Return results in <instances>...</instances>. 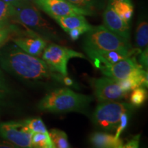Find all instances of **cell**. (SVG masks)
Listing matches in <instances>:
<instances>
[{"mask_svg": "<svg viewBox=\"0 0 148 148\" xmlns=\"http://www.w3.org/2000/svg\"><path fill=\"white\" fill-rule=\"evenodd\" d=\"M13 13L12 5L0 0V26L6 27L9 21L12 18Z\"/></svg>", "mask_w": 148, "mask_h": 148, "instance_id": "obj_20", "label": "cell"}, {"mask_svg": "<svg viewBox=\"0 0 148 148\" xmlns=\"http://www.w3.org/2000/svg\"><path fill=\"white\" fill-rule=\"evenodd\" d=\"M103 25L111 32L127 40H130V24L118 15L110 4L103 12Z\"/></svg>", "mask_w": 148, "mask_h": 148, "instance_id": "obj_11", "label": "cell"}, {"mask_svg": "<svg viewBox=\"0 0 148 148\" xmlns=\"http://www.w3.org/2000/svg\"><path fill=\"white\" fill-rule=\"evenodd\" d=\"M84 43V47L95 50L140 53L138 49H132L129 40L111 32L104 25L92 26L86 32Z\"/></svg>", "mask_w": 148, "mask_h": 148, "instance_id": "obj_4", "label": "cell"}, {"mask_svg": "<svg viewBox=\"0 0 148 148\" xmlns=\"http://www.w3.org/2000/svg\"><path fill=\"white\" fill-rule=\"evenodd\" d=\"M2 1H5V2L10 3L11 5H14L16 4H18V3L24 2V1H29V0H2Z\"/></svg>", "mask_w": 148, "mask_h": 148, "instance_id": "obj_30", "label": "cell"}, {"mask_svg": "<svg viewBox=\"0 0 148 148\" xmlns=\"http://www.w3.org/2000/svg\"><path fill=\"white\" fill-rule=\"evenodd\" d=\"M15 45L25 53L40 57L47 46V40L39 36H27L14 38Z\"/></svg>", "mask_w": 148, "mask_h": 148, "instance_id": "obj_12", "label": "cell"}, {"mask_svg": "<svg viewBox=\"0 0 148 148\" xmlns=\"http://www.w3.org/2000/svg\"><path fill=\"white\" fill-rule=\"evenodd\" d=\"M53 19L66 32L75 28H84L88 31L92 27L84 15L59 16Z\"/></svg>", "mask_w": 148, "mask_h": 148, "instance_id": "obj_14", "label": "cell"}, {"mask_svg": "<svg viewBox=\"0 0 148 148\" xmlns=\"http://www.w3.org/2000/svg\"><path fill=\"white\" fill-rule=\"evenodd\" d=\"M135 44L136 49L140 53L147 47L148 23L145 17H140L138 21L135 32Z\"/></svg>", "mask_w": 148, "mask_h": 148, "instance_id": "obj_16", "label": "cell"}, {"mask_svg": "<svg viewBox=\"0 0 148 148\" xmlns=\"http://www.w3.org/2000/svg\"><path fill=\"white\" fill-rule=\"evenodd\" d=\"M0 136L15 147H32V133L27 128L24 121L0 123Z\"/></svg>", "mask_w": 148, "mask_h": 148, "instance_id": "obj_8", "label": "cell"}, {"mask_svg": "<svg viewBox=\"0 0 148 148\" xmlns=\"http://www.w3.org/2000/svg\"><path fill=\"white\" fill-rule=\"evenodd\" d=\"M108 3L122 19L130 23L134 14V5L132 0H109Z\"/></svg>", "mask_w": 148, "mask_h": 148, "instance_id": "obj_15", "label": "cell"}, {"mask_svg": "<svg viewBox=\"0 0 148 148\" xmlns=\"http://www.w3.org/2000/svg\"><path fill=\"white\" fill-rule=\"evenodd\" d=\"M73 58L86 59L82 53L55 43L46 46L42 53V59L51 69L63 76L67 75V64L70 59Z\"/></svg>", "mask_w": 148, "mask_h": 148, "instance_id": "obj_6", "label": "cell"}, {"mask_svg": "<svg viewBox=\"0 0 148 148\" xmlns=\"http://www.w3.org/2000/svg\"><path fill=\"white\" fill-rule=\"evenodd\" d=\"M62 82H63V84L66 85V86H73L74 82L73 80L71 78H70L69 77H68L67 75L66 76H63V78H62Z\"/></svg>", "mask_w": 148, "mask_h": 148, "instance_id": "obj_29", "label": "cell"}, {"mask_svg": "<svg viewBox=\"0 0 148 148\" xmlns=\"http://www.w3.org/2000/svg\"><path fill=\"white\" fill-rule=\"evenodd\" d=\"M90 142L94 147L99 148H123V142L107 132H96L90 136Z\"/></svg>", "mask_w": 148, "mask_h": 148, "instance_id": "obj_13", "label": "cell"}, {"mask_svg": "<svg viewBox=\"0 0 148 148\" xmlns=\"http://www.w3.org/2000/svg\"><path fill=\"white\" fill-rule=\"evenodd\" d=\"M1 28H3V27H1V26H0V29H1Z\"/></svg>", "mask_w": 148, "mask_h": 148, "instance_id": "obj_31", "label": "cell"}, {"mask_svg": "<svg viewBox=\"0 0 148 148\" xmlns=\"http://www.w3.org/2000/svg\"><path fill=\"white\" fill-rule=\"evenodd\" d=\"M140 135L138 134L134 137L130 139L125 144H123V148H137L139 147Z\"/></svg>", "mask_w": 148, "mask_h": 148, "instance_id": "obj_27", "label": "cell"}, {"mask_svg": "<svg viewBox=\"0 0 148 148\" xmlns=\"http://www.w3.org/2000/svg\"><path fill=\"white\" fill-rule=\"evenodd\" d=\"M95 66L103 75L115 80L127 78L137 69L143 68L136 58L132 56L114 64L100 63L95 64Z\"/></svg>", "mask_w": 148, "mask_h": 148, "instance_id": "obj_10", "label": "cell"}, {"mask_svg": "<svg viewBox=\"0 0 148 148\" xmlns=\"http://www.w3.org/2000/svg\"><path fill=\"white\" fill-rule=\"evenodd\" d=\"M32 147L35 148H54L49 134L34 133L31 139Z\"/></svg>", "mask_w": 148, "mask_h": 148, "instance_id": "obj_19", "label": "cell"}, {"mask_svg": "<svg viewBox=\"0 0 148 148\" xmlns=\"http://www.w3.org/2000/svg\"><path fill=\"white\" fill-rule=\"evenodd\" d=\"M93 98L77 93L68 88H58L46 95L38 105L39 110L54 113H86Z\"/></svg>", "mask_w": 148, "mask_h": 148, "instance_id": "obj_2", "label": "cell"}, {"mask_svg": "<svg viewBox=\"0 0 148 148\" xmlns=\"http://www.w3.org/2000/svg\"><path fill=\"white\" fill-rule=\"evenodd\" d=\"M49 132V136L54 147L57 148H68L70 147L68 141L67 135L64 131L58 129H51Z\"/></svg>", "mask_w": 148, "mask_h": 148, "instance_id": "obj_17", "label": "cell"}, {"mask_svg": "<svg viewBox=\"0 0 148 148\" xmlns=\"http://www.w3.org/2000/svg\"><path fill=\"white\" fill-rule=\"evenodd\" d=\"M12 6L14 13L12 19L16 20L18 23L23 25L46 40H59L56 30L42 17L32 0L24 1Z\"/></svg>", "mask_w": 148, "mask_h": 148, "instance_id": "obj_3", "label": "cell"}, {"mask_svg": "<svg viewBox=\"0 0 148 148\" xmlns=\"http://www.w3.org/2000/svg\"><path fill=\"white\" fill-rule=\"evenodd\" d=\"M33 3L54 18L72 15H93L94 12L72 4L67 0H32Z\"/></svg>", "mask_w": 148, "mask_h": 148, "instance_id": "obj_7", "label": "cell"}, {"mask_svg": "<svg viewBox=\"0 0 148 148\" xmlns=\"http://www.w3.org/2000/svg\"><path fill=\"white\" fill-rule=\"evenodd\" d=\"M24 122H25L27 128L32 134H34V133L49 134L45 123L40 118L38 117L34 118V119H29L25 120Z\"/></svg>", "mask_w": 148, "mask_h": 148, "instance_id": "obj_23", "label": "cell"}, {"mask_svg": "<svg viewBox=\"0 0 148 148\" xmlns=\"http://www.w3.org/2000/svg\"><path fill=\"white\" fill-rule=\"evenodd\" d=\"M147 98V92L145 88L144 87H138L132 90L130 97V101L133 106L138 108L141 106L145 102Z\"/></svg>", "mask_w": 148, "mask_h": 148, "instance_id": "obj_21", "label": "cell"}, {"mask_svg": "<svg viewBox=\"0 0 148 148\" xmlns=\"http://www.w3.org/2000/svg\"><path fill=\"white\" fill-rule=\"evenodd\" d=\"M87 32L88 31L86 30V29H84V28H75V29H72L71 30H69L67 33L69 34L71 40H76L78 39L79 37L81 35Z\"/></svg>", "mask_w": 148, "mask_h": 148, "instance_id": "obj_26", "label": "cell"}, {"mask_svg": "<svg viewBox=\"0 0 148 148\" xmlns=\"http://www.w3.org/2000/svg\"><path fill=\"white\" fill-rule=\"evenodd\" d=\"M91 86L99 102L121 100L127 94L121 89L117 81L108 77L92 79Z\"/></svg>", "mask_w": 148, "mask_h": 148, "instance_id": "obj_9", "label": "cell"}, {"mask_svg": "<svg viewBox=\"0 0 148 148\" xmlns=\"http://www.w3.org/2000/svg\"><path fill=\"white\" fill-rule=\"evenodd\" d=\"M147 47L145 48V49H143V51H140V57L139 60H138V63L140 65L143 66V69H147V60H148V56H147Z\"/></svg>", "mask_w": 148, "mask_h": 148, "instance_id": "obj_28", "label": "cell"}, {"mask_svg": "<svg viewBox=\"0 0 148 148\" xmlns=\"http://www.w3.org/2000/svg\"><path fill=\"white\" fill-rule=\"evenodd\" d=\"M12 30V28L7 27V26L0 29V47L8 40Z\"/></svg>", "mask_w": 148, "mask_h": 148, "instance_id": "obj_25", "label": "cell"}, {"mask_svg": "<svg viewBox=\"0 0 148 148\" xmlns=\"http://www.w3.org/2000/svg\"><path fill=\"white\" fill-rule=\"evenodd\" d=\"M10 89L7 84L2 70L0 66V108L6 104L10 99Z\"/></svg>", "mask_w": 148, "mask_h": 148, "instance_id": "obj_22", "label": "cell"}, {"mask_svg": "<svg viewBox=\"0 0 148 148\" xmlns=\"http://www.w3.org/2000/svg\"><path fill=\"white\" fill-rule=\"evenodd\" d=\"M131 114L132 113H130V112H123V113L121 114V116H120L119 123L116 129L115 136H114L116 138H119L122 132L126 128L127 124H128L130 116Z\"/></svg>", "mask_w": 148, "mask_h": 148, "instance_id": "obj_24", "label": "cell"}, {"mask_svg": "<svg viewBox=\"0 0 148 148\" xmlns=\"http://www.w3.org/2000/svg\"><path fill=\"white\" fill-rule=\"evenodd\" d=\"M72 4L79 8L87 10L95 13L97 10L102 8L104 3L103 0H67Z\"/></svg>", "mask_w": 148, "mask_h": 148, "instance_id": "obj_18", "label": "cell"}, {"mask_svg": "<svg viewBox=\"0 0 148 148\" xmlns=\"http://www.w3.org/2000/svg\"><path fill=\"white\" fill-rule=\"evenodd\" d=\"M134 107L130 103L118 101L99 102L92 115V121L98 130L104 132L115 130L123 112L132 113Z\"/></svg>", "mask_w": 148, "mask_h": 148, "instance_id": "obj_5", "label": "cell"}, {"mask_svg": "<svg viewBox=\"0 0 148 148\" xmlns=\"http://www.w3.org/2000/svg\"><path fill=\"white\" fill-rule=\"evenodd\" d=\"M0 66L30 85L54 87L63 84V75L51 69L42 59L25 53L16 45L0 51Z\"/></svg>", "mask_w": 148, "mask_h": 148, "instance_id": "obj_1", "label": "cell"}]
</instances>
